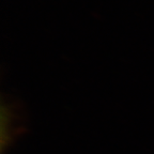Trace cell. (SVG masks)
Segmentation results:
<instances>
[{
    "label": "cell",
    "instance_id": "6da1fadb",
    "mask_svg": "<svg viewBox=\"0 0 154 154\" xmlns=\"http://www.w3.org/2000/svg\"><path fill=\"white\" fill-rule=\"evenodd\" d=\"M16 109L14 106L9 102L1 103V133H0V146H1V153H5V150L9 148L16 136V126L14 121L16 120Z\"/></svg>",
    "mask_w": 154,
    "mask_h": 154
}]
</instances>
